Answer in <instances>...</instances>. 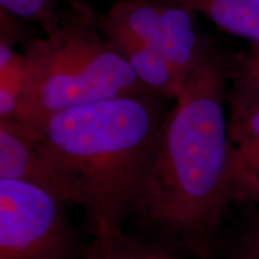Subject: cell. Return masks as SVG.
<instances>
[{"label":"cell","mask_w":259,"mask_h":259,"mask_svg":"<svg viewBox=\"0 0 259 259\" xmlns=\"http://www.w3.org/2000/svg\"><path fill=\"white\" fill-rule=\"evenodd\" d=\"M228 77L225 59L212 50L185 80L164 115L136 204L161 242L197 259L218 254L232 203Z\"/></svg>","instance_id":"cell-1"},{"label":"cell","mask_w":259,"mask_h":259,"mask_svg":"<svg viewBox=\"0 0 259 259\" xmlns=\"http://www.w3.org/2000/svg\"><path fill=\"white\" fill-rule=\"evenodd\" d=\"M157 96L148 92L72 107L29 134L71 202L83 209L92 236L124 232L135 212L164 119Z\"/></svg>","instance_id":"cell-2"},{"label":"cell","mask_w":259,"mask_h":259,"mask_svg":"<svg viewBox=\"0 0 259 259\" xmlns=\"http://www.w3.org/2000/svg\"><path fill=\"white\" fill-rule=\"evenodd\" d=\"M99 16L85 0H73L58 27L24 40L23 94L9 122L31 134L64 109L150 92L102 34Z\"/></svg>","instance_id":"cell-3"},{"label":"cell","mask_w":259,"mask_h":259,"mask_svg":"<svg viewBox=\"0 0 259 259\" xmlns=\"http://www.w3.org/2000/svg\"><path fill=\"white\" fill-rule=\"evenodd\" d=\"M66 203L34 184L0 179V259H80Z\"/></svg>","instance_id":"cell-4"},{"label":"cell","mask_w":259,"mask_h":259,"mask_svg":"<svg viewBox=\"0 0 259 259\" xmlns=\"http://www.w3.org/2000/svg\"><path fill=\"white\" fill-rule=\"evenodd\" d=\"M193 15L169 0H121L100 17L141 37L186 80L212 51L197 29Z\"/></svg>","instance_id":"cell-5"},{"label":"cell","mask_w":259,"mask_h":259,"mask_svg":"<svg viewBox=\"0 0 259 259\" xmlns=\"http://www.w3.org/2000/svg\"><path fill=\"white\" fill-rule=\"evenodd\" d=\"M0 179L34 184L72 203L69 190L34 138L17 125L4 120H0Z\"/></svg>","instance_id":"cell-6"},{"label":"cell","mask_w":259,"mask_h":259,"mask_svg":"<svg viewBox=\"0 0 259 259\" xmlns=\"http://www.w3.org/2000/svg\"><path fill=\"white\" fill-rule=\"evenodd\" d=\"M99 24L102 34L120 52L145 88L158 96L176 100L185 80L169 60L120 25L105 21L100 16Z\"/></svg>","instance_id":"cell-7"},{"label":"cell","mask_w":259,"mask_h":259,"mask_svg":"<svg viewBox=\"0 0 259 259\" xmlns=\"http://www.w3.org/2000/svg\"><path fill=\"white\" fill-rule=\"evenodd\" d=\"M228 143L232 186L259 170V103L229 95Z\"/></svg>","instance_id":"cell-8"},{"label":"cell","mask_w":259,"mask_h":259,"mask_svg":"<svg viewBox=\"0 0 259 259\" xmlns=\"http://www.w3.org/2000/svg\"><path fill=\"white\" fill-rule=\"evenodd\" d=\"M200 14L221 30L259 45V3L255 0H169Z\"/></svg>","instance_id":"cell-9"},{"label":"cell","mask_w":259,"mask_h":259,"mask_svg":"<svg viewBox=\"0 0 259 259\" xmlns=\"http://www.w3.org/2000/svg\"><path fill=\"white\" fill-rule=\"evenodd\" d=\"M80 259H180L176 248L164 242H148L125 234L93 236Z\"/></svg>","instance_id":"cell-10"},{"label":"cell","mask_w":259,"mask_h":259,"mask_svg":"<svg viewBox=\"0 0 259 259\" xmlns=\"http://www.w3.org/2000/svg\"><path fill=\"white\" fill-rule=\"evenodd\" d=\"M73 0H0V10L24 23H37L45 34L58 27Z\"/></svg>","instance_id":"cell-11"},{"label":"cell","mask_w":259,"mask_h":259,"mask_svg":"<svg viewBox=\"0 0 259 259\" xmlns=\"http://www.w3.org/2000/svg\"><path fill=\"white\" fill-rule=\"evenodd\" d=\"M234 88L232 95L259 103V45L252 44L239 61L236 72L232 73Z\"/></svg>","instance_id":"cell-12"},{"label":"cell","mask_w":259,"mask_h":259,"mask_svg":"<svg viewBox=\"0 0 259 259\" xmlns=\"http://www.w3.org/2000/svg\"><path fill=\"white\" fill-rule=\"evenodd\" d=\"M235 259H259V218L242 236Z\"/></svg>","instance_id":"cell-13"},{"label":"cell","mask_w":259,"mask_h":259,"mask_svg":"<svg viewBox=\"0 0 259 259\" xmlns=\"http://www.w3.org/2000/svg\"><path fill=\"white\" fill-rule=\"evenodd\" d=\"M255 2H257V3H259V0H255Z\"/></svg>","instance_id":"cell-14"}]
</instances>
